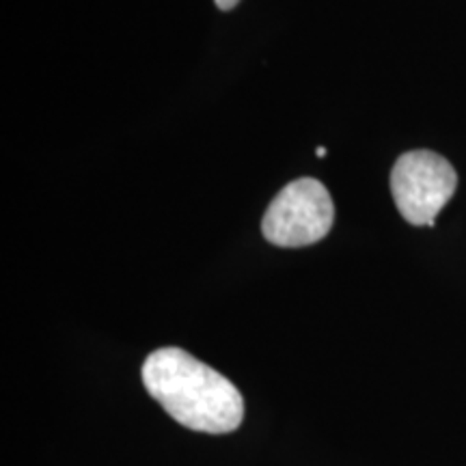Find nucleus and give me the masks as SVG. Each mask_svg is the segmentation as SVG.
<instances>
[{"mask_svg":"<svg viewBox=\"0 0 466 466\" xmlns=\"http://www.w3.org/2000/svg\"><path fill=\"white\" fill-rule=\"evenodd\" d=\"M143 384L175 421L203 434L240 428L244 400L229 378L182 348H160L143 363Z\"/></svg>","mask_w":466,"mask_h":466,"instance_id":"f257e3e1","label":"nucleus"},{"mask_svg":"<svg viewBox=\"0 0 466 466\" xmlns=\"http://www.w3.org/2000/svg\"><path fill=\"white\" fill-rule=\"evenodd\" d=\"M333 220L335 206L326 186L302 177L285 186L272 199L261 220V231L275 247H309L324 240Z\"/></svg>","mask_w":466,"mask_h":466,"instance_id":"f03ea898","label":"nucleus"},{"mask_svg":"<svg viewBox=\"0 0 466 466\" xmlns=\"http://www.w3.org/2000/svg\"><path fill=\"white\" fill-rule=\"evenodd\" d=\"M456 188L458 173L451 162L428 149L400 156L391 171L395 206L410 225L434 227Z\"/></svg>","mask_w":466,"mask_h":466,"instance_id":"7ed1b4c3","label":"nucleus"},{"mask_svg":"<svg viewBox=\"0 0 466 466\" xmlns=\"http://www.w3.org/2000/svg\"><path fill=\"white\" fill-rule=\"evenodd\" d=\"M214 3L218 5V9H223V11H229V9L236 7V5L240 3V0H214Z\"/></svg>","mask_w":466,"mask_h":466,"instance_id":"20e7f679","label":"nucleus"},{"mask_svg":"<svg viewBox=\"0 0 466 466\" xmlns=\"http://www.w3.org/2000/svg\"><path fill=\"white\" fill-rule=\"evenodd\" d=\"M316 156H318V158H324V156H326V147H318V149H316Z\"/></svg>","mask_w":466,"mask_h":466,"instance_id":"39448f33","label":"nucleus"}]
</instances>
